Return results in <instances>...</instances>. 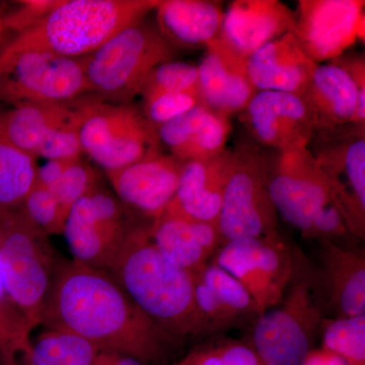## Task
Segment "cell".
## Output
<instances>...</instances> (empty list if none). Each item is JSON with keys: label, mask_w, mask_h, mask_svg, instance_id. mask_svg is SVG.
Wrapping results in <instances>:
<instances>
[{"label": "cell", "mask_w": 365, "mask_h": 365, "mask_svg": "<svg viewBox=\"0 0 365 365\" xmlns=\"http://www.w3.org/2000/svg\"><path fill=\"white\" fill-rule=\"evenodd\" d=\"M39 326L76 334L100 349L144 365L169 359L177 342L155 325L106 271L60 258Z\"/></svg>", "instance_id": "cell-1"}, {"label": "cell", "mask_w": 365, "mask_h": 365, "mask_svg": "<svg viewBox=\"0 0 365 365\" xmlns=\"http://www.w3.org/2000/svg\"><path fill=\"white\" fill-rule=\"evenodd\" d=\"M151 223L136 228L108 273L176 342L201 336L195 274L175 265L158 252L150 239Z\"/></svg>", "instance_id": "cell-2"}, {"label": "cell", "mask_w": 365, "mask_h": 365, "mask_svg": "<svg viewBox=\"0 0 365 365\" xmlns=\"http://www.w3.org/2000/svg\"><path fill=\"white\" fill-rule=\"evenodd\" d=\"M160 0H61L32 28L0 51V68L29 52L68 58L86 56L127 26L145 20Z\"/></svg>", "instance_id": "cell-3"}, {"label": "cell", "mask_w": 365, "mask_h": 365, "mask_svg": "<svg viewBox=\"0 0 365 365\" xmlns=\"http://www.w3.org/2000/svg\"><path fill=\"white\" fill-rule=\"evenodd\" d=\"M176 48L145 20L127 26L81 57L88 93L112 104H132L153 69L173 61Z\"/></svg>", "instance_id": "cell-4"}, {"label": "cell", "mask_w": 365, "mask_h": 365, "mask_svg": "<svg viewBox=\"0 0 365 365\" xmlns=\"http://www.w3.org/2000/svg\"><path fill=\"white\" fill-rule=\"evenodd\" d=\"M294 257V276L287 297L254 323L252 347L264 365H302L324 322L319 280L304 257Z\"/></svg>", "instance_id": "cell-5"}, {"label": "cell", "mask_w": 365, "mask_h": 365, "mask_svg": "<svg viewBox=\"0 0 365 365\" xmlns=\"http://www.w3.org/2000/svg\"><path fill=\"white\" fill-rule=\"evenodd\" d=\"M60 258L49 235L23 211L0 212V271L11 299L35 327Z\"/></svg>", "instance_id": "cell-6"}, {"label": "cell", "mask_w": 365, "mask_h": 365, "mask_svg": "<svg viewBox=\"0 0 365 365\" xmlns=\"http://www.w3.org/2000/svg\"><path fill=\"white\" fill-rule=\"evenodd\" d=\"M81 150L105 172L162 153L157 128L141 107L112 104L91 93L78 100Z\"/></svg>", "instance_id": "cell-7"}, {"label": "cell", "mask_w": 365, "mask_h": 365, "mask_svg": "<svg viewBox=\"0 0 365 365\" xmlns=\"http://www.w3.org/2000/svg\"><path fill=\"white\" fill-rule=\"evenodd\" d=\"M232 150V169L217 222L222 244L274 234L278 225L265 151L253 139H242Z\"/></svg>", "instance_id": "cell-8"}, {"label": "cell", "mask_w": 365, "mask_h": 365, "mask_svg": "<svg viewBox=\"0 0 365 365\" xmlns=\"http://www.w3.org/2000/svg\"><path fill=\"white\" fill-rule=\"evenodd\" d=\"M135 215L98 180L67 215L63 234L73 260L108 272L136 228L150 222Z\"/></svg>", "instance_id": "cell-9"}, {"label": "cell", "mask_w": 365, "mask_h": 365, "mask_svg": "<svg viewBox=\"0 0 365 365\" xmlns=\"http://www.w3.org/2000/svg\"><path fill=\"white\" fill-rule=\"evenodd\" d=\"M212 262L241 283L260 314L279 306L294 276V255L278 232L223 242Z\"/></svg>", "instance_id": "cell-10"}, {"label": "cell", "mask_w": 365, "mask_h": 365, "mask_svg": "<svg viewBox=\"0 0 365 365\" xmlns=\"http://www.w3.org/2000/svg\"><path fill=\"white\" fill-rule=\"evenodd\" d=\"M333 187L350 234L365 235V126L318 131L307 146Z\"/></svg>", "instance_id": "cell-11"}, {"label": "cell", "mask_w": 365, "mask_h": 365, "mask_svg": "<svg viewBox=\"0 0 365 365\" xmlns=\"http://www.w3.org/2000/svg\"><path fill=\"white\" fill-rule=\"evenodd\" d=\"M86 93L88 90L81 57L29 52L0 68L2 104H62Z\"/></svg>", "instance_id": "cell-12"}, {"label": "cell", "mask_w": 365, "mask_h": 365, "mask_svg": "<svg viewBox=\"0 0 365 365\" xmlns=\"http://www.w3.org/2000/svg\"><path fill=\"white\" fill-rule=\"evenodd\" d=\"M269 190L278 215L306 235L314 215L336 203L333 187L309 148L266 153Z\"/></svg>", "instance_id": "cell-13"}, {"label": "cell", "mask_w": 365, "mask_h": 365, "mask_svg": "<svg viewBox=\"0 0 365 365\" xmlns=\"http://www.w3.org/2000/svg\"><path fill=\"white\" fill-rule=\"evenodd\" d=\"M364 0H299L294 35L317 64L344 54L364 36Z\"/></svg>", "instance_id": "cell-14"}, {"label": "cell", "mask_w": 365, "mask_h": 365, "mask_svg": "<svg viewBox=\"0 0 365 365\" xmlns=\"http://www.w3.org/2000/svg\"><path fill=\"white\" fill-rule=\"evenodd\" d=\"M252 139L272 150L307 148L316 133L304 98L282 91H257L242 113Z\"/></svg>", "instance_id": "cell-15"}, {"label": "cell", "mask_w": 365, "mask_h": 365, "mask_svg": "<svg viewBox=\"0 0 365 365\" xmlns=\"http://www.w3.org/2000/svg\"><path fill=\"white\" fill-rule=\"evenodd\" d=\"M182 165L162 153L105 173L118 199L144 220L153 222L176 195Z\"/></svg>", "instance_id": "cell-16"}, {"label": "cell", "mask_w": 365, "mask_h": 365, "mask_svg": "<svg viewBox=\"0 0 365 365\" xmlns=\"http://www.w3.org/2000/svg\"><path fill=\"white\" fill-rule=\"evenodd\" d=\"M247 61L220 38L212 41L197 67L200 105L227 119L242 114L257 93L249 78Z\"/></svg>", "instance_id": "cell-17"}, {"label": "cell", "mask_w": 365, "mask_h": 365, "mask_svg": "<svg viewBox=\"0 0 365 365\" xmlns=\"http://www.w3.org/2000/svg\"><path fill=\"white\" fill-rule=\"evenodd\" d=\"M294 11L278 0H235L223 16L220 39L248 59L268 43L294 32Z\"/></svg>", "instance_id": "cell-18"}, {"label": "cell", "mask_w": 365, "mask_h": 365, "mask_svg": "<svg viewBox=\"0 0 365 365\" xmlns=\"http://www.w3.org/2000/svg\"><path fill=\"white\" fill-rule=\"evenodd\" d=\"M232 165V148L207 160L185 163L176 195L165 212L217 227Z\"/></svg>", "instance_id": "cell-19"}, {"label": "cell", "mask_w": 365, "mask_h": 365, "mask_svg": "<svg viewBox=\"0 0 365 365\" xmlns=\"http://www.w3.org/2000/svg\"><path fill=\"white\" fill-rule=\"evenodd\" d=\"M195 302L202 335L227 330L260 316L251 295L230 273L211 261L195 274Z\"/></svg>", "instance_id": "cell-20"}, {"label": "cell", "mask_w": 365, "mask_h": 365, "mask_svg": "<svg viewBox=\"0 0 365 365\" xmlns=\"http://www.w3.org/2000/svg\"><path fill=\"white\" fill-rule=\"evenodd\" d=\"M317 66L292 32L263 46L247 61L249 78L257 91H282L302 98Z\"/></svg>", "instance_id": "cell-21"}, {"label": "cell", "mask_w": 365, "mask_h": 365, "mask_svg": "<svg viewBox=\"0 0 365 365\" xmlns=\"http://www.w3.org/2000/svg\"><path fill=\"white\" fill-rule=\"evenodd\" d=\"M150 234L167 260L193 274L203 270L222 245L215 225L165 211L151 223Z\"/></svg>", "instance_id": "cell-22"}, {"label": "cell", "mask_w": 365, "mask_h": 365, "mask_svg": "<svg viewBox=\"0 0 365 365\" xmlns=\"http://www.w3.org/2000/svg\"><path fill=\"white\" fill-rule=\"evenodd\" d=\"M158 138L180 163L207 160L223 153L232 131L230 119L202 105L157 128Z\"/></svg>", "instance_id": "cell-23"}, {"label": "cell", "mask_w": 365, "mask_h": 365, "mask_svg": "<svg viewBox=\"0 0 365 365\" xmlns=\"http://www.w3.org/2000/svg\"><path fill=\"white\" fill-rule=\"evenodd\" d=\"M155 11L158 30L175 48H206L220 38L225 16L222 2L160 0Z\"/></svg>", "instance_id": "cell-24"}, {"label": "cell", "mask_w": 365, "mask_h": 365, "mask_svg": "<svg viewBox=\"0 0 365 365\" xmlns=\"http://www.w3.org/2000/svg\"><path fill=\"white\" fill-rule=\"evenodd\" d=\"M322 283L327 304L337 318L365 314V257L364 252L345 249L333 241H322Z\"/></svg>", "instance_id": "cell-25"}, {"label": "cell", "mask_w": 365, "mask_h": 365, "mask_svg": "<svg viewBox=\"0 0 365 365\" xmlns=\"http://www.w3.org/2000/svg\"><path fill=\"white\" fill-rule=\"evenodd\" d=\"M317 131L333 130L353 123L359 91L347 72L336 64H318L304 93Z\"/></svg>", "instance_id": "cell-26"}, {"label": "cell", "mask_w": 365, "mask_h": 365, "mask_svg": "<svg viewBox=\"0 0 365 365\" xmlns=\"http://www.w3.org/2000/svg\"><path fill=\"white\" fill-rule=\"evenodd\" d=\"M78 98L62 104L0 107V128L14 146L36 160L48 137L62 127L81 121Z\"/></svg>", "instance_id": "cell-27"}, {"label": "cell", "mask_w": 365, "mask_h": 365, "mask_svg": "<svg viewBox=\"0 0 365 365\" xmlns=\"http://www.w3.org/2000/svg\"><path fill=\"white\" fill-rule=\"evenodd\" d=\"M37 169L35 158L14 146L0 128V212L21 210Z\"/></svg>", "instance_id": "cell-28"}, {"label": "cell", "mask_w": 365, "mask_h": 365, "mask_svg": "<svg viewBox=\"0 0 365 365\" xmlns=\"http://www.w3.org/2000/svg\"><path fill=\"white\" fill-rule=\"evenodd\" d=\"M45 329L31 339V365H96L102 350L98 346L76 334Z\"/></svg>", "instance_id": "cell-29"}, {"label": "cell", "mask_w": 365, "mask_h": 365, "mask_svg": "<svg viewBox=\"0 0 365 365\" xmlns=\"http://www.w3.org/2000/svg\"><path fill=\"white\" fill-rule=\"evenodd\" d=\"M35 328L11 299L0 271V365H31Z\"/></svg>", "instance_id": "cell-30"}, {"label": "cell", "mask_w": 365, "mask_h": 365, "mask_svg": "<svg viewBox=\"0 0 365 365\" xmlns=\"http://www.w3.org/2000/svg\"><path fill=\"white\" fill-rule=\"evenodd\" d=\"M323 348L340 355L349 365H365V314L324 319Z\"/></svg>", "instance_id": "cell-31"}, {"label": "cell", "mask_w": 365, "mask_h": 365, "mask_svg": "<svg viewBox=\"0 0 365 365\" xmlns=\"http://www.w3.org/2000/svg\"><path fill=\"white\" fill-rule=\"evenodd\" d=\"M174 365H264L252 345L237 340L198 346Z\"/></svg>", "instance_id": "cell-32"}, {"label": "cell", "mask_w": 365, "mask_h": 365, "mask_svg": "<svg viewBox=\"0 0 365 365\" xmlns=\"http://www.w3.org/2000/svg\"><path fill=\"white\" fill-rule=\"evenodd\" d=\"M198 78L196 66L173 60L151 71L140 95L145 100L160 93L198 91Z\"/></svg>", "instance_id": "cell-33"}, {"label": "cell", "mask_w": 365, "mask_h": 365, "mask_svg": "<svg viewBox=\"0 0 365 365\" xmlns=\"http://www.w3.org/2000/svg\"><path fill=\"white\" fill-rule=\"evenodd\" d=\"M21 210L48 235L63 234L67 217L51 190L34 185Z\"/></svg>", "instance_id": "cell-34"}, {"label": "cell", "mask_w": 365, "mask_h": 365, "mask_svg": "<svg viewBox=\"0 0 365 365\" xmlns=\"http://www.w3.org/2000/svg\"><path fill=\"white\" fill-rule=\"evenodd\" d=\"M98 180L100 178L97 172L81 157L76 158L67 168L59 181L50 189L66 217L72 206L88 193Z\"/></svg>", "instance_id": "cell-35"}, {"label": "cell", "mask_w": 365, "mask_h": 365, "mask_svg": "<svg viewBox=\"0 0 365 365\" xmlns=\"http://www.w3.org/2000/svg\"><path fill=\"white\" fill-rule=\"evenodd\" d=\"M200 105L198 91L160 93L143 100V111L155 128Z\"/></svg>", "instance_id": "cell-36"}, {"label": "cell", "mask_w": 365, "mask_h": 365, "mask_svg": "<svg viewBox=\"0 0 365 365\" xmlns=\"http://www.w3.org/2000/svg\"><path fill=\"white\" fill-rule=\"evenodd\" d=\"M79 123L62 127L52 133L41 145L37 158L51 160H69L81 157V139H79Z\"/></svg>", "instance_id": "cell-37"}, {"label": "cell", "mask_w": 365, "mask_h": 365, "mask_svg": "<svg viewBox=\"0 0 365 365\" xmlns=\"http://www.w3.org/2000/svg\"><path fill=\"white\" fill-rule=\"evenodd\" d=\"M61 0H26L19 2V7L4 16V25L16 35L39 23L44 16L58 6Z\"/></svg>", "instance_id": "cell-38"}, {"label": "cell", "mask_w": 365, "mask_h": 365, "mask_svg": "<svg viewBox=\"0 0 365 365\" xmlns=\"http://www.w3.org/2000/svg\"><path fill=\"white\" fill-rule=\"evenodd\" d=\"M350 234L344 217L337 203L325 206L314 215L309 230L304 235L307 239H318L319 241H333ZM351 235V234H350Z\"/></svg>", "instance_id": "cell-39"}, {"label": "cell", "mask_w": 365, "mask_h": 365, "mask_svg": "<svg viewBox=\"0 0 365 365\" xmlns=\"http://www.w3.org/2000/svg\"><path fill=\"white\" fill-rule=\"evenodd\" d=\"M347 72L359 91V104L353 123L365 126V59L361 54H342L330 61Z\"/></svg>", "instance_id": "cell-40"}, {"label": "cell", "mask_w": 365, "mask_h": 365, "mask_svg": "<svg viewBox=\"0 0 365 365\" xmlns=\"http://www.w3.org/2000/svg\"><path fill=\"white\" fill-rule=\"evenodd\" d=\"M76 158H69V160H48V163H46L43 167L38 168L35 184L44 187V188L51 189L59 181L67 168Z\"/></svg>", "instance_id": "cell-41"}, {"label": "cell", "mask_w": 365, "mask_h": 365, "mask_svg": "<svg viewBox=\"0 0 365 365\" xmlns=\"http://www.w3.org/2000/svg\"><path fill=\"white\" fill-rule=\"evenodd\" d=\"M302 365H349L340 355L322 347L307 354Z\"/></svg>", "instance_id": "cell-42"}, {"label": "cell", "mask_w": 365, "mask_h": 365, "mask_svg": "<svg viewBox=\"0 0 365 365\" xmlns=\"http://www.w3.org/2000/svg\"><path fill=\"white\" fill-rule=\"evenodd\" d=\"M96 365H144L139 360L121 353L101 350Z\"/></svg>", "instance_id": "cell-43"}, {"label": "cell", "mask_w": 365, "mask_h": 365, "mask_svg": "<svg viewBox=\"0 0 365 365\" xmlns=\"http://www.w3.org/2000/svg\"><path fill=\"white\" fill-rule=\"evenodd\" d=\"M9 33L11 32L7 30L6 25H4V16L0 14V51L7 44V42L11 39L9 37Z\"/></svg>", "instance_id": "cell-44"}]
</instances>
